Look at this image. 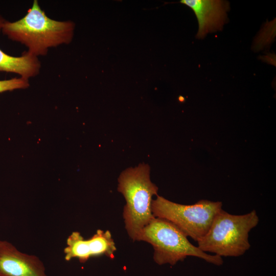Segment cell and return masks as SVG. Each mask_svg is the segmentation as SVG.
<instances>
[{
  "label": "cell",
  "instance_id": "cell-1",
  "mask_svg": "<svg viewBox=\"0 0 276 276\" xmlns=\"http://www.w3.org/2000/svg\"><path fill=\"white\" fill-rule=\"evenodd\" d=\"M74 28L71 21L48 17L35 0L24 17L14 22L5 20L1 29L9 38L25 44L28 52L37 57L46 55L50 48L70 43Z\"/></svg>",
  "mask_w": 276,
  "mask_h": 276
},
{
  "label": "cell",
  "instance_id": "cell-2",
  "mask_svg": "<svg viewBox=\"0 0 276 276\" xmlns=\"http://www.w3.org/2000/svg\"><path fill=\"white\" fill-rule=\"evenodd\" d=\"M150 173L149 166L142 163L124 170L118 179V191L126 201L123 213L125 229L133 241L154 218L151 204L158 188L151 181Z\"/></svg>",
  "mask_w": 276,
  "mask_h": 276
},
{
  "label": "cell",
  "instance_id": "cell-3",
  "mask_svg": "<svg viewBox=\"0 0 276 276\" xmlns=\"http://www.w3.org/2000/svg\"><path fill=\"white\" fill-rule=\"evenodd\" d=\"M259 221L253 210L244 215L231 214L222 210L215 215L205 235L197 242L202 251L220 257H239L250 247V231Z\"/></svg>",
  "mask_w": 276,
  "mask_h": 276
},
{
  "label": "cell",
  "instance_id": "cell-4",
  "mask_svg": "<svg viewBox=\"0 0 276 276\" xmlns=\"http://www.w3.org/2000/svg\"><path fill=\"white\" fill-rule=\"evenodd\" d=\"M136 241L150 244L154 250V261L159 265H175L188 256L220 265L221 257L210 255L193 245L187 236L177 226L164 219L154 217L140 233Z\"/></svg>",
  "mask_w": 276,
  "mask_h": 276
},
{
  "label": "cell",
  "instance_id": "cell-5",
  "mask_svg": "<svg viewBox=\"0 0 276 276\" xmlns=\"http://www.w3.org/2000/svg\"><path fill=\"white\" fill-rule=\"evenodd\" d=\"M222 203L206 199L199 200L191 205L171 201L156 195L152 200L151 209L154 217L167 220L195 241L202 238L208 231Z\"/></svg>",
  "mask_w": 276,
  "mask_h": 276
},
{
  "label": "cell",
  "instance_id": "cell-6",
  "mask_svg": "<svg viewBox=\"0 0 276 276\" xmlns=\"http://www.w3.org/2000/svg\"><path fill=\"white\" fill-rule=\"evenodd\" d=\"M117 248L108 230L98 229L90 238L85 239L78 232H73L66 240L64 259L69 261L77 258L84 263L90 258L105 255L113 259Z\"/></svg>",
  "mask_w": 276,
  "mask_h": 276
},
{
  "label": "cell",
  "instance_id": "cell-7",
  "mask_svg": "<svg viewBox=\"0 0 276 276\" xmlns=\"http://www.w3.org/2000/svg\"><path fill=\"white\" fill-rule=\"evenodd\" d=\"M0 276H48L36 256L19 251L7 241L0 240Z\"/></svg>",
  "mask_w": 276,
  "mask_h": 276
},
{
  "label": "cell",
  "instance_id": "cell-8",
  "mask_svg": "<svg viewBox=\"0 0 276 276\" xmlns=\"http://www.w3.org/2000/svg\"><path fill=\"white\" fill-rule=\"evenodd\" d=\"M180 3L190 7L198 22L196 37L203 39L209 33L220 31L227 20L229 3L222 0H181Z\"/></svg>",
  "mask_w": 276,
  "mask_h": 276
},
{
  "label": "cell",
  "instance_id": "cell-9",
  "mask_svg": "<svg viewBox=\"0 0 276 276\" xmlns=\"http://www.w3.org/2000/svg\"><path fill=\"white\" fill-rule=\"evenodd\" d=\"M4 21L0 15V30ZM40 68V63L37 57L28 52H24L20 57H14L0 49V72L16 73L28 79L36 76Z\"/></svg>",
  "mask_w": 276,
  "mask_h": 276
},
{
  "label": "cell",
  "instance_id": "cell-10",
  "mask_svg": "<svg viewBox=\"0 0 276 276\" xmlns=\"http://www.w3.org/2000/svg\"><path fill=\"white\" fill-rule=\"evenodd\" d=\"M29 86L28 79L22 77L0 80V93L16 89L26 88Z\"/></svg>",
  "mask_w": 276,
  "mask_h": 276
}]
</instances>
